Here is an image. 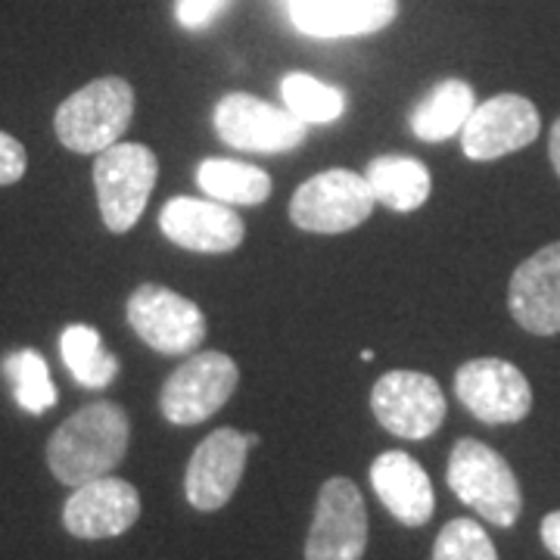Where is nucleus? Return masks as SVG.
Returning <instances> with one entry per match:
<instances>
[{
  "label": "nucleus",
  "instance_id": "f257e3e1",
  "mask_svg": "<svg viewBox=\"0 0 560 560\" xmlns=\"http://www.w3.org/2000/svg\"><path fill=\"white\" fill-rule=\"evenodd\" d=\"M131 440V423L116 401H94L66 418L47 442V464L66 486H84L109 477Z\"/></svg>",
  "mask_w": 560,
  "mask_h": 560
},
{
  "label": "nucleus",
  "instance_id": "f03ea898",
  "mask_svg": "<svg viewBox=\"0 0 560 560\" xmlns=\"http://www.w3.org/2000/svg\"><path fill=\"white\" fill-rule=\"evenodd\" d=\"M135 116V91L125 79H97L66 97L57 109V138L72 153H103L128 131Z\"/></svg>",
  "mask_w": 560,
  "mask_h": 560
},
{
  "label": "nucleus",
  "instance_id": "7ed1b4c3",
  "mask_svg": "<svg viewBox=\"0 0 560 560\" xmlns=\"http://www.w3.org/2000/svg\"><path fill=\"white\" fill-rule=\"evenodd\" d=\"M448 486L470 511L495 526H514L523 511L521 482L511 464L480 440H458L448 455Z\"/></svg>",
  "mask_w": 560,
  "mask_h": 560
},
{
  "label": "nucleus",
  "instance_id": "20e7f679",
  "mask_svg": "<svg viewBox=\"0 0 560 560\" xmlns=\"http://www.w3.org/2000/svg\"><path fill=\"white\" fill-rule=\"evenodd\" d=\"M156 175H160L156 153L143 143L119 140L109 150L97 153L94 187H97L103 224L113 234H125L138 224L156 187Z\"/></svg>",
  "mask_w": 560,
  "mask_h": 560
},
{
  "label": "nucleus",
  "instance_id": "39448f33",
  "mask_svg": "<svg viewBox=\"0 0 560 560\" xmlns=\"http://www.w3.org/2000/svg\"><path fill=\"white\" fill-rule=\"evenodd\" d=\"M374 197L364 175L349 168H330L296 187L290 200V219L308 234H346L371 219Z\"/></svg>",
  "mask_w": 560,
  "mask_h": 560
},
{
  "label": "nucleus",
  "instance_id": "423d86ee",
  "mask_svg": "<svg viewBox=\"0 0 560 560\" xmlns=\"http://www.w3.org/2000/svg\"><path fill=\"white\" fill-rule=\"evenodd\" d=\"M237 383H241V368L231 355L194 352L162 386V415L178 427L202 423L228 405Z\"/></svg>",
  "mask_w": 560,
  "mask_h": 560
},
{
  "label": "nucleus",
  "instance_id": "0eeeda50",
  "mask_svg": "<svg viewBox=\"0 0 560 560\" xmlns=\"http://www.w3.org/2000/svg\"><path fill=\"white\" fill-rule=\"evenodd\" d=\"M125 315L140 340L162 355H194L206 340L200 305L162 283L138 287L128 296Z\"/></svg>",
  "mask_w": 560,
  "mask_h": 560
},
{
  "label": "nucleus",
  "instance_id": "6e6552de",
  "mask_svg": "<svg viewBox=\"0 0 560 560\" xmlns=\"http://www.w3.org/2000/svg\"><path fill=\"white\" fill-rule=\"evenodd\" d=\"M215 131L224 143L246 153H290L305 143V121L287 106H275L243 91L221 97L215 106Z\"/></svg>",
  "mask_w": 560,
  "mask_h": 560
},
{
  "label": "nucleus",
  "instance_id": "1a4fd4ad",
  "mask_svg": "<svg viewBox=\"0 0 560 560\" xmlns=\"http://www.w3.org/2000/svg\"><path fill=\"white\" fill-rule=\"evenodd\" d=\"M371 408L383 430L401 440H430L445 420L442 386L423 371H389L371 389Z\"/></svg>",
  "mask_w": 560,
  "mask_h": 560
},
{
  "label": "nucleus",
  "instance_id": "9d476101",
  "mask_svg": "<svg viewBox=\"0 0 560 560\" xmlns=\"http://www.w3.org/2000/svg\"><path fill=\"white\" fill-rule=\"evenodd\" d=\"M368 548V511L359 486L334 477L320 486L305 560H361Z\"/></svg>",
  "mask_w": 560,
  "mask_h": 560
},
{
  "label": "nucleus",
  "instance_id": "9b49d317",
  "mask_svg": "<svg viewBox=\"0 0 560 560\" xmlns=\"http://www.w3.org/2000/svg\"><path fill=\"white\" fill-rule=\"evenodd\" d=\"M256 442H259L256 433H241L234 427H221L209 433L187 464V477H184L187 501L202 514L221 511L234 499L246 470V455Z\"/></svg>",
  "mask_w": 560,
  "mask_h": 560
},
{
  "label": "nucleus",
  "instance_id": "f8f14e48",
  "mask_svg": "<svg viewBox=\"0 0 560 560\" xmlns=\"http://www.w3.org/2000/svg\"><path fill=\"white\" fill-rule=\"evenodd\" d=\"M460 405L482 423H517L533 408V389L517 364L504 359L464 361L455 374Z\"/></svg>",
  "mask_w": 560,
  "mask_h": 560
},
{
  "label": "nucleus",
  "instance_id": "ddd939ff",
  "mask_svg": "<svg viewBox=\"0 0 560 560\" xmlns=\"http://www.w3.org/2000/svg\"><path fill=\"white\" fill-rule=\"evenodd\" d=\"M541 119L536 103L521 94H499L480 103L460 131V150L474 162H492L517 153L539 138Z\"/></svg>",
  "mask_w": 560,
  "mask_h": 560
},
{
  "label": "nucleus",
  "instance_id": "4468645a",
  "mask_svg": "<svg viewBox=\"0 0 560 560\" xmlns=\"http://www.w3.org/2000/svg\"><path fill=\"white\" fill-rule=\"evenodd\" d=\"M140 517L138 489L119 477H101L79 486L66 508H62V526L75 539H116L128 533Z\"/></svg>",
  "mask_w": 560,
  "mask_h": 560
},
{
  "label": "nucleus",
  "instance_id": "2eb2a0df",
  "mask_svg": "<svg viewBox=\"0 0 560 560\" xmlns=\"http://www.w3.org/2000/svg\"><path fill=\"white\" fill-rule=\"evenodd\" d=\"M160 228L168 241L190 253H231L246 237L243 219L219 200L175 197L162 206Z\"/></svg>",
  "mask_w": 560,
  "mask_h": 560
},
{
  "label": "nucleus",
  "instance_id": "dca6fc26",
  "mask_svg": "<svg viewBox=\"0 0 560 560\" xmlns=\"http://www.w3.org/2000/svg\"><path fill=\"white\" fill-rule=\"evenodd\" d=\"M511 315L536 337L560 334V241L523 261L508 290Z\"/></svg>",
  "mask_w": 560,
  "mask_h": 560
},
{
  "label": "nucleus",
  "instance_id": "f3484780",
  "mask_svg": "<svg viewBox=\"0 0 560 560\" xmlns=\"http://www.w3.org/2000/svg\"><path fill=\"white\" fill-rule=\"evenodd\" d=\"M293 28L308 38H361L399 16V0H283Z\"/></svg>",
  "mask_w": 560,
  "mask_h": 560
},
{
  "label": "nucleus",
  "instance_id": "a211bd4d",
  "mask_svg": "<svg viewBox=\"0 0 560 560\" xmlns=\"http://www.w3.org/2000/svg\"><path fill=\"white\" fill-rule=\"evenodd\" d=\"M371 486L383 501V508L401 526H423L433 517L436 495L427 470L405 452H383L371 464Z\"/></svg>",
  "mask_w": 560,
  "mask_h": 560
},
{
  "label": "nucleus",
  "instance_id": "6ab92c4d",
  "mask_svg": "<svg viewBox=\"0 0 560 560\" xmlns=\"http://www.w3.org/2000/svg\"><path fill=\"white\" fill-rule=\"evenodd\" d=\"M474 109H477L474 88L460 79H445L415 106L411 131L427 143H440L460 135Z\"/></svg>",
  "mask_w": 560,
  "mask_h": 560
},
{
  "label": "nucleus",
  "instance_id": "aec40b11",
  "mask_svg": "<svg viewBox=\"0 0 560 560\" xmlns=\"http://www.w3.org/2000/svg\"><path fill=\"white\" fill-rule=\"evenodd\" d=\"M364 180L374 202L393 212H415L430 197V172L411 156H381L368 165Z\"/></svg>",
  "mask_w": 560,
  "mask_h": 560
},
{
  "label": "nucleus",
  "instance_id": "412c9836",
  "mask_svg": "<svg viewBox=\"0 0 560 560\" xmlns=\"http://www.w3.org/2000/svg\"><path fill=\"white\" fill-rule=\"evenodd\" d=\"M197 184L224 206H261L271 197V175L259 165L237 160H202L197 168Z\"/></svg>",
  "mask_w": 560,
  "mask_h": 560
},
{
  "label": "nucleus",
  "instance_id": "4be33fe9",
  "mask_svg": "<svg viewBox=\"0 0 560 560\" xmlns=\"http://www.w3.org/2000/svg\"><path fill=\"white\" fill-rule=\"evenodd\" d=\"M60 352L69 374L88 389H106L119 377V359L103 349L101 334L88 324H72L62 330Z\"/></svg>",
  "mask_w": 560,
  "mask_h": 560
},
{
  "label": "nucleus",
  "instance_id": "5701e85b",
  "mask_svg": "<svg viewBox=\"0 0 560 560\" xmlns=\"http://www.w3.org/2000/svg\"><path fill=\"white\" fill-rule=\"evenodd\" d=\"M280 97L283 106L305 125H324L337 121L346 113V94L340 88L327 81L305 75V72H290L280 81Z\"/></svg>",
  "mask_w": 560,
  "mask_h": 560
},
{
  "label": "nucleus",
  "instance_id": "b1692460",
  "mask_svg": "<svg viewBox=\"0 0 560 560\" xmlns=\"http://www.w3.org/2000/svg\"><path fill=\"white\" fill-rule=\"evenodd\" d=\"M3 374L13 383V396L28 415H44L57 405V386L50 381L47 361L35 349H20L3 361Z\"/></svg>",
  "mask_w": 560,
  "mask_h": 560
},
{
  "label": "nucleus",
  "instance_id": "393cba45",
  "mask_svg": "<svg viewBox=\"0 0 560 560\" xmlns=\"http://www.w3.org/2000/svg\"><path fill=\"white\" fill-rule=\"evenodd\" d=\"M433 560H499V551L480 523L458 517L442 526L440 539L433 545Z\"/></svg>",
  "mask_w": 560,
  "mask_h": 560
},
{
  "label": "nucleus",
  "instance_id": "a878e982",
  "mask_svg": "<svg viewBox=\"0 0 560 560\" xmlns=\"http://www.w3.org/2000/svg\"><path fill=\"white\" fill-rule=\"evenodd\" d=\"M231 0H175V20L184 28H206Z\"/></svg>",
  "mask_w": 560,
  "mask_h": 560
},
{
  "label": "nucleus",
  "instance_id": "bb28decb",
  "mask_svg": "<svg viewBox=\"0 0 560 560\" xmlns=\"http://www.w3.org/2000/svg\"><path fill=\"white\" fill-rule=\"evenodd\" d=\"M28 168V156L20 140L10 138L7 131H0V187L16 184Z\"/></svg>",
  "mask_w": 560,
  "mask_h": 560
},
{
  "label": "nucleus",
  "instance_id": "cd10ccee",
  "mask_svg": "<svg viewBox=\"0 0 560 560\" xmlns=\"http://www.w3.org/2000/svg\"><path fill=\"white\" fill-rule=\"evenodd\" d=\"M541 541H545V548L560 560V511H551V514L541 521Z\"/></svg>",
  "mask_w": 560,
  "mask_h": 560
},
{
  "label": "nucleus",
  "instance_id": "c85d7f7f",
  "mask_svg": "<svg viewBox=\"0 0 560 560\" xmlns=\"http://www.w3.org/2000/svg\"><path fill=\"white\" fill-rule=\"evenodd\" d=\"M551 162H555V172H558L560 178V119L555 121V128H551Z\"/></svg>",
  "mask_w": 560,
  "mask_h": 560
}]
</instances>
